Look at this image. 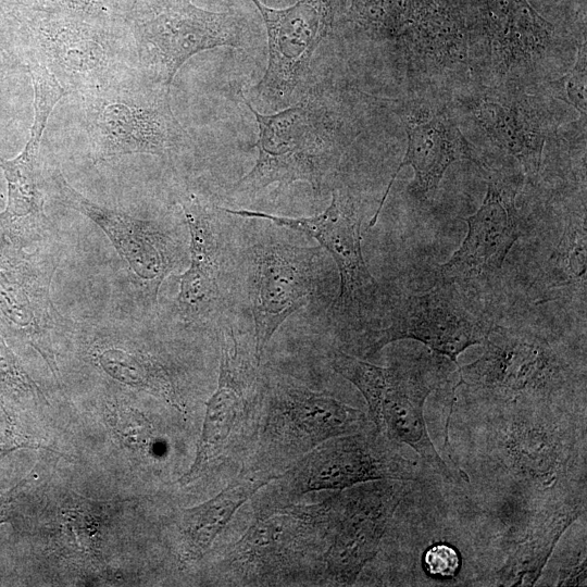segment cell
Returning <instances> with one entry per match:
<instances>
[{
    "label": "cell",
    "instance_id": "cell-20",
    "mask_svg": "<svg viewBox=\"0 0 587 587\" xmlns=\"http://www.w3.org/2000/svg\"><path fill=\"white\" fill-rule=\"evenodd\" d=\"M252 383L239 342L235 334L229 332L223 341L217 388L207 403L197 454L188 472L180 478L182 484L197 479L211 460L222 453L246 409Z\"/></svg>",
    "mask_w": 587,
    "mask_h": 587
},
{
    "label": "cell",
    "instance_id": "cell-27",
    "mask_svg": "<svg viewBox=\"0 0 587 587\" xmlns=\"http://www.w3.org/2000/svg\"><path fill=\"white\" fill-rule=\"evenodd\" d=\"M433 0H351L350 21L375 39L402 43Z\"/></svg>",
    "mask_w": 587,
    "mask_h": 587
},
{
    "label": "cell",
    "instance_id": "cell-23",
    "mask_svg": "<svg viewBox=\"0 0 587 587\" xmlns=\"http://www.w3.org/2000/svg\"><path fill=\"white\" fill-rule=\"evenodd\" d=\"M480 12L492 59L505 72L539 57L553 27L527 0H480Z\"/></svg>",
    "mask_w": 587,
    "mask_h": 587
},
{
    "label": "cell",
    "instance_id": "cell-30",
    "mask_svg": "<svg viewBox=\"0 0 587 587\" xmlns=\"http://www.w3.org/2000/svg\"><path fill=\"white\" fill-rule=\"evenodd\" d=\"M99 362L113 378L127 385L170 395L172 384L165 371L151 359L110 348L101 352Z\"/></svg>",
    "mask_w": 587,
    "mask_h": 587
},
{
    "label": "cell",
    "instance_id": "cell-25",
    "mask_svg": "<svg viewBox=\"0 0 587 587\" xmlns=\"http://www.w3.org/2000/svg\"><path fill=\"white\" fill-rule=\"evenodd\" d=\"M278 475L263 474L240 478L210 500L184 510L179 525L182 560L188 563L202 558L235 512Z\"/></svg>",
    "mask_w": 587,
    "mask_h": 587
},
{
    "label": "cell",
    "instance_id": "cell-21",
    "mask_svg": "<svg viewBox=\"0 0 587 587\" xmlns=\"http://www.w3.org/2000/svg\"><path fill=\"white\" fill-rule=\"evenodd\" d=\"M190 234V265L180 276L179 310L189 320L209 315L220 300V237L213 210L189 195L180 202Z\"/></svg>",
    "mask_w": 587,
    "mask_h": 587
},
{
    "label": "cell",
    "instance_id": "cell-3",
    "mask_svg": "<svg viewBox=\"0 0 587 587\" xmlns=\"http://www.w3.org/2000/svg\"><path fill=\"white\" fill-rule=\"evenodd\" d=\"M5 15L26 63L45 65L67 95L100 90L139 70L132 36L113 8L89 14Z\"/></svg>",
    "mask_w": 587,
    "mask_h": 587
},
{
    "label": "cell",
    "instance_id": "cell-6",
    "mask_svg": "<svg viewBox=\"0 0 587 587\" xmlns=\"http://www.w3.org/2000/svg\"><path fill=\"white\" fill-rule=\"evenodd\" d=\"M482 355L458 366L462 399L507 402L532 398L586 403L585 369H579L548 340L530 334L492 328Z\"/></svg>",
    "mask_w": 587,
    "mask_h": 587
},
{
    "label": "cell",
    "instance_id": "cell-22",
    "mask_svg": "<svg viewBox=\"0 0 587 587\" xmlns=\"http://www.w3.org/2000/svg\"><path fill=\"white\" fill-rule=\"evenodd\" d=\"M40 141L29 136L17 157L11 160L0 157V168L8 183V202L0 213V235L20 248L39 240L48 230L38 161Z\"/></svg>",
    "mask_w": 587,
    "mask_h": 587
},
{
    "label": "cell",
    "instance_id": "cell-24",
    "mask_svg": "<svg viewBox=\"0 0 587 587\" xmlns=\"http://www.w3.org/2000/svg\"><path fill=\"white\" fill-rule=\"evenodd\" d=\"M587 499L564 503L537 521L491 574L487 586H534L561 536L586 516Z\"/></svg>",
    "mask_w": 587,
    "mask_h": 587
},
{
    "label": "cell",
    "instance_id": "cell-34",
    "mask_svg": "<svg viewBox=\"0 0 587 587\" xmlns=\"http://www.w3.org/2000/svg\"><path fill=\"white\" fill-rule=\"evenodd\" d=\"M560 254L567 264L569 273L585 279L586 273V229L585 224L567 230L561 240Z\"/></svg>",
    "mask_w": 587,
    "mask_h": 587
},
{
    "label": "cell",
    "instance_id": "cell-33",
    "mask_svg": "<svg viewBox=\"0 0 587 587\" xmlns=\"http://www.w3.org/2000/svg\"><path fill=\"white\" fill-rule=\"evenodd\" d=\"M549 86L555 98L572 105L583 118H586L587 53L585 42L578 47L572 68L559 79L552 80Z\"/></svg>",
    "mask_w": 587,
    "mask_h": 587
},
{
    "label": "cell",
    "instance_id": "cell-15",
    "mask_svg": "<svg viewBox=\"0 0 587 587\" xmlns=\"http://www.w3.org/2000/svg\"><path fill=\"white\" fill-rule=\"evenodd\" d=\"M267 395L265 432L292 454H305L328 439L359 433L371 424L363 411L294 379L273 383Z\"/></svg>",
    "mask_w": 587,
    "mask_h": 587
},
{
    "label": "cell",
    "instance_id": "cell-35",
    "mask_svg": "<svg viewBox=\"0 0 587 587\" xmlns=\"http://www.w3.org/2000/svg\"><path fill=\"white\" fill-rule=\"evenodd\" d=\"M14 491L11 490L9 494L3 495L0 498V524L8 520L9 517V511H10V503L13 499Z\"/></svg>",
    "mask_w": 587,
    "mask_h": 587
},
{
    "label": "cell",
    "instance_id": "cell-2",
    "mask_svg": "<svg viewBox=\"0 0 587 587\" xmlns=\"http://www.w3.org/2000/svg\"><path fill=\"white\" fill-rule=\"evenodd\" d=\"M330 364L363 395L366 414L382 435L398 446H409L445 485L469 483L436 450L424 416L426 399L454 371L452 361L426 348L415 349L414 353L383 367L336 350Z\"/></svg>",
    "mask_w": 587,
    "mask_h": 587
},
{
    "label": "cell",
    "instance_id": "cell-1",
    "mask_svg": "<svg viewBox=\"0 0 587 587\" xmlns=\"http://www.w3.org/2000/svg\"><path fill=\"white\" fill-rule=\"evenodd\" d=\"M586 403L451 399L445 459L476 500L540 513L587 498Z\"/></svg>",
    "mask_w": 587,
    "mask_h": 587
},
{
    "label": "cell",
    "instance_id": "cell-10",
    "mask_svg": "<svg viewBox=\"0 0 587 587\" xmlns=\"http://www.w3.org/2000/svg\"><path fill=\"white\" fill-rule=\"evenodd\" d=\"M267 34V64L253 88L268 103L285 104L307 75L311 59L330 34L338 0H299L285 9H273L251 0Z\"/></svg>",
    "mask_w": 587,
    "mask_h": 587
},
{
    "label": "cell",
    "instance_id": "cell-26",
    "mask_svg": "<svg viewBox=\"0 0 587 587\" xmlns=\"http://www.w3.org/2000/svg\"><path fill=\"white\" fill-rule=\"evenodd\" d=\"M478 124L502 150L513 155L527 176L538 177L546 134L530 110L521 103L485 98L474 110Z\"/></svg>",
    "mask_w": 587,
    "mask_h": 587
},
{
    "label": "cell",
    "instance_id": "cell-31",
    "mask_svg": "<svg viewBox=\"0 0 587 587\" xmlns=\"http://www.w3.org/2000/svg\"><path fill=\"white\" fill-rule=\"evenodd\" d=\"M27 70L34 89V121L30 137L41 139L54 105L67 92L45 65L35 61H27Z\"/></svg>",
    "mask_w": 587,
    "mask_h": 587
},
{
    "label": "cell",
    "instance_id": "cell-9",
    "mask_svg": "<svg viewBox=\"0 0 587 587\" xmlns=\"http://www.w3.org/2000/svg\"><path fill=\"white\" fill-rule=\"evenodd\" d=\"M415 482L363 483L335 497V514L322 555V576L334 586H352L377 555L396 511Z\"/></svg>",
    "mask_w": 587,
    "mask_h": 587
},
{
    "label": "cell",
    "instance_id": "cell-13",
    "mask_svg": "<svg viewBox=\"0 0 587 587\" xmlns=\"http://www.w3.org/2000/svg\"><path fill=\"white\" fill-rule=\"evenodd\" d=\"M319 250L283 242L253 248L251 310L257 363L278 327L314 294Z\"/></svg>",
    "mask_w": 587,
    "mask_h": 587
},
{
    "label": "cell",
    "instance_id": "cell-5",
    "mask_svg": "<svg viewBox=\"0 0 587 587\" xmlns=\"http://www.w3.org/2000/svg\"><path fill=\"white\" fill-rule=\"evenodd\" d=\"M112 8L132 36L139 71L170 90L193 54L243 48L250 39L248 21L239 12L210 11L191 0H112Z\"/></svg>",
    "mask_w": 587,
    "mask_h": 587
},
{
    "label": "cell",
    "instance_id": "cell-4",
    "mask_svg": "<svg viewBox=\"0 0 587 587\" xmlns=\"http://www.w3.org/2000/svg\"><path fill=\"white\" fill-rule=\"evenodd\" d=\"M240 97L258 124V159L230 193L251 197L271 185L296 182L320 191L344 148L342 122L330 98L313 90L282 111L262 114L242 92Z\"/></svg>",
    "mask_w": 587,
    "mask_h": 587
},
{
    "label": "cell",
    "instance_id": "cell-29",
    "mask_svg": "<svg viewBox=\"0 0 587 587\" xmlns=\"http://www.w3.org/2000/svg\"><path fill=\"white\" fill-rule=\"evenodd\" d=\"M25 74L27 63L14 24L0 13V130L13 120V101L21 93Z\"/></svg>",
    "mask_w": 587,
    "mask_h": 587
},
{
    "label": "cell",
    "instance_id": "cell-18",
    "mask_svg": "<svg viewBox=\"0 0 587 587\" xmlns=\"http://www.w3.org/2000/svg\"><path fill=\"white\" fill-rule=\"evenodd\" d=\"M55 264L38 252L28 254L0 235V324L30 339L57 322L50 299Z\"/></svg>",
    "mask_w": 587,
    "mask_h": 587
},
{
    "label": "cell",
    "instance_id": "cell-19",
    "mask_svg": "<svg viewBox=\"0 0 587 587\" xmlns=\"http://www.w3.org/2000/svg\"><path fill=\"white\" fill-rule=\"evenodd\" d=\"M407 150L392 174L380 203L370 221L373 227L391 186L404 166H411L414 178L410 191L419 199H426L439 185L446 170L459 160H470L482 166L476 150L466 140L457 124L445 114H436L424 122L407 121Z\"/></svg>",
    "mask_w": 587,
    "mask_h": 587
},
{
    "label": "cell",
    "instance_id": "cell-8",
    "mask_svg": "<svg viewBox=\"0 0 587 587\" xmlns=\"http://www.w3.org/2000/svg\"><path fill=\"white\" fill-rule=\"evenodd\" d=\"M438 478L412 461L371 424L363 430L328 439L294 462L277 479L290 494L345 490L382 479L425 482Z\"/></svg>",
    "mask_w": 587,
    "mask_h": 587
},
{
    "label": "cell",
    "instance_id": "cell-32",
    "mask_svg": "<svg viewBox=\"0 0 587 587\" xmlns=\"http://www.w3.org/2000/svg\"><path fill=\"white\" fill-rule=\"evenodd\" d=\"M112 10V0H0V13L89 14Z\"/></svg>",
    "mask_w": 587,
    "mask_h": 587
},
{
    "label": "cell",
    "instance_id": "cell-12",
    "mask_svg": "<svg viewBox=\"0 0 587 587\" xmlns=\"http://www.w3.org/2000/svg\"><path fill=\"white\" fill-rule=\"evenodd\" d=\"M223 210L232 215L271 221L314 238L329 252L339 272L340 287L335 308L344 312L359 313L371 303L377 283L362 253V215L355 199L349 192L333 190L330 204L322 213L310 217H284L245 209Z\"/></svg>",
    "mask_w": 587,
    "mask_h": 587
},
{
    "label": "cell",
    "instance_id": "cell-7",
    "mask_svg": "<svg viewBox=\"0 0 587 587\" xmlns=\"http://www.w3.org/2000/svg\"><path fill=\"white\" fill-rule=\"evenodd\" d=\"M77 98L96 163L136 153L171 157L190 145L172 110L170 89L152 83L139 70Z\"/></svg>",
    "mask_w": 587,
    "mask_h": 587
},
{
    "label": "cell",
    "instance_id": "cell-11",
    "mask_svg": "<svg viewBox=\"0 0 587 587\" xmlns=\"http://www.w3.org/2000/svg\"><path fill=\"white\" fill-rule=\"evenodd\" d=\"M492 328L491 322L467 310L452 288L437 287L400 300L388 315V324L371 334L365 354L414 339L459 365L458 355L484 344Z\"/></svg>",
    "mask_w": 587,
    "mask_h": 587
},
{
    "label": "cell",
    "instance_id": "cell-16",
    "mask_svg": "<svg viewBox=\"0 0 587 587\" xmlns=\"http://www.w3.org/2000/svg\"><path fill=\"white\" fill-rule=\"evenodd\" d=\"M43 187L62 205L76 210L97 224L109 237L130 271L158 294L174 268L177 248L170 234L153 221L133 217L99 205L73 188L59 170H53Z\"/></svg>",
    "mask_w": 587,
    "mask_h": 587
},
{
    "label": "cell",
    "instance_id": "cell-28",
    "mask_svg": "<svg viewBox=\"0 0 587 587\" xmlns=\"http://www.w3.org/2000/svg\"><path fill=\"white\" fill-rule=\"evenodd\" d=\"M583 517L567 528L565 538L561 536L536 585H586V519L582 521Z\"/></svg>",
    "mask_w": 587,
    "mask_h": 587
},
{
    "label": "cell",
    "instance_id": "cell-17",
    "mask_svg": "<svg viewBox=\"0 0 587 587\" xmlns=\"http://www.w3.org/2000/svg\"><path fill=\"white\" fill-rule=\"evenodd\" d=\"M465 222L464 240L440 268L442 276L450 280L495 273L502 267L521 235L515 188L491 179L482 205Z\"/></svg>",
    "mask_w": 587,
    "mask_h": 587
},
{
    "label": "cell",
    "instance_id": "cell-14",
    "mask_svg": "<svg viewBox=\"0 0 587 587\" xmlns=\"http://www.w3.org/2000/svg\"><path fill=\"white\" fill-rule=\"evenodd\" d=\"M334 514L335 497L322 503L262 511L232 547L230 564L248 573H275L303 557L317 541L327 546Z\"/></svg>",
    "mask_w": 587,
    "mask_h": 587
}]
</instances>
